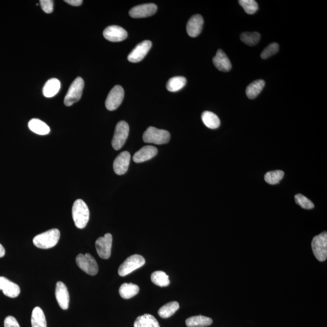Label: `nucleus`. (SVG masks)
Wrapping results in <instances>:
<instances>
[{"label":"nucleus","mask_w":327,"mask_h":327,"mask_svg":"<svg viewBox=\"0 0 327 327\" xmlns=\"http://www.w3.org/2000/svg\"><path fill=\"white\" fill-rule=\"evenodd\" d=\"M90 212L85 202L77 199L74 202L72 207V218L74 223L78 229H84L88 224Z\"/></svg>","instance_id":"f257e3e1"},{"label":"nucleus","mask_w":327,"mask_h":327,"mask_svg":"<svg viewBox=\"0 0 327 327\" xmlns=\"http://www.w3.org/2000/svg\"><path fill=\"white\" fill-rule=\"evenodd\" d=\"M60 237V232L57 229L49 230L35 236L33 243L42 249H48L57 244Z\"/></svg>","instance_id":"f03ea898"},{"label":"nucleus","mask_w":327,"mask_h":327,"mask_svg":"<svg viewBox=\"0 0 327 327\" xmlns=\"http://www.w3.org/2000/svg\"><path fill=\"white\" fill-rule=\"evenodd\" d=\"M142 139L147 143H153L158 145L164 144L169 141L170 134L167 130L149 127L143 134Z\"/></svg>","instance_id":"7ed1b4c3"},{"label":"nucleus","mask_w":327,"mask_h":327,"mask_svg":"<svg viewBox=\"0 0 327 327\" xmlns=\"http://www.w3.org/2000/svg\"><path fill=\"white\" fill-rule=\"evenodd\" d=\"M311 247L314 255L320 262H324L327 257V233H323L313 237Z\"/></svg>","instance_id":"20e7f679"},{"label":"nucleus","mask_w":327,"mask_h":327,"mask_svg":"<svg viewBox=\"0 0 327 327\" xmlns=\"http://www.w3.org/2000/svg\"><path fill=\"white\" fill-rule=\"evenodd\" d=\"M84 87V82L81 77H78L73 81L69 88L67 94L65 98V103L66 106H72L74 103L78 102L81 98Z\"/></svg>","instance_id":"39448f33"},{"label":"nucleus","mask_w":327,"mask_h":327,"mask_svg":"<svg viewBox=\"0 0 327 327\" xmlns=\"http://www.w3.org/2000/svg\"><path fill=\"white\" fill-rule=\"evenodd\" d=\"M144 257L140 255H134L127 258L124 262L120 265L118 274L121 277H125L134 271L140 269L145 264Z\"/></svg>","instance_id":"423d86ee"},{"label":"nucleus","mask_w":327,"mask_h":327,"mask_svg":"<svg viewBox=\"0 0 327 327\" xmlns=\"http://www.w3.org/2000/svg\"><path fill=\"white\" fill-rule=\"evenodd\" d=\"M129 134V126L127 122L121 121L117 124L115 130L112 145L116 150L121 149L126 142Z\"/></svg>","instance_id":"0eeeda50"},{"label":"nucleus","mask_w":327,"mask_h":327,"mask_svg":"<svg viewBox=\"0 0 327 327\" xmlns=\"http://www.w3.org/2000/svg\"><path fill=\"white\" fill-rule=\"evenodd\" d=\"M76 262L82 270L89 275L94 276L98 272V264L91 254H79L76 257Z\"/></svg>","instance_id":"6e6552de"},{"label":"nucleus","mask_w":327,"mask_h":327,"mask_svg":"<svg viewBox=\"0 0 327 327\" xmlns=\"http://www.w3.org/2000/svg\"><path fill=\"white\" fill-rule=\"evenodd\" d=\"M124 97V91L121 86L117 85L110 92L105 102L106 107L110 111H113L121 105Z\"/></svg>","instance_id":"1a4fd4ad"},{"label":"nucleus","mask_w":327,"mask_h":327,"mask_svg":"<svg viewBox=\"0 0 327 327\" xmlns=\"http://www.w3.org/2000/svg\"><path fill=\"white\" fill-rule=\"evenodd\" d=\"M112 236L111 234H107L103 237H99L95 242V247L99 257L102 259H109L111 255L112 245Z\"/></svg>","instance_id":"9d476101"},{"label":"nucleus","mask_w":327,"mask_h":327,"mask_svg":"<svg viewBox=\"0 0 327 327\" xmlns=\"http://www.w3.org/2000/svg\"><path fill=\"white\" fill-rule=\"evenodd\" d=\"M152 42L145 40L138 45L128 56V60L131 63H139L144 58L152 47Z\"/></svg>","instance_id":"9b49d317"},{"label":"nucleus","mask_w":327,"mask_h":327,"mask_svg":"<svg viewBox=\"0 0 327 327\" xmlns=\"http://www.w3.org/2000/svg\"><path fill=\"white\" fill-rule=\"evenodd\" d=\"M104 37L111 42H119L126 39L127 32L123 28L118 25H111L104 29Z\"/></svg>","instance_id":"f8f14e48"},{"label":"nucleus","mask_w":327,"mask_h":327,"mask_svg":"<svg viewBox=\"0 0 327 327\" xmlns=\"http://www.w3.org/2000/svg\"><path fill=\"white\" fill-rule=\"evenodd\" d=\"M157 11V5L148 3L135 6L129 11L130 16L134 19H142L152 16Z\"/></svg>","instance_id":"ddd939ff"},{"label":"nucleus","mask_w":327,"mask_h":327,"mask_svg":"<svg viewBox=\"0 0 327 327\" xmlns=\"http://www.w3.org/2000/svg\"><path fill=\"white\" fill-rule=\"evenodd\" d=\"M55 297L59 306L63 310H68L70 306V293L65 283L61 281L58 282L56 285Z\"/></svg>","instance_id":"4468645a"},{"label":"nucleus","mask_w":327,"mask_h":327,"mask_svg":"<svg viewBox=\"0 0 327 327\" xmlns=\"http://www.w3.org/2000/svg\"><path fill=\"white\" fill-rule=\"evenodd\" d=\"M130 158V154L127 151L122 152L117 155L114 162V170L116 174L122 175L127 172Z\"/></svg>","instance_id":"2eb2a0df"},{"label":"nucleus","mask_w":327,"mask_h":327,"mask_svg":"<svg viewBox=\"0 0 327 327\" xmlns=\"http://www.w3.org/2000/svg\"><path fill=\"white\" fill-rule=\"evenodd\" d=\"M204 20L200 15H195L188 20L187 24V32L191 37H196L203 30Z\"/></svg>","instance_id":"dca6fc26"},{"label":"nucleus","mask_w":327,"mask_h":327,"mask_svg":"<svg viewBox=\"0 0 327 327\" xmlns=\"http://www.w3.org/2000/svg\"><path fill=\"white\" fill-rule=\"evenodd\" d=\"M0 290L7 297L15 298L18 297L20 293V288L17 283L11 282L5 277H0Z\"/></svg>","instance_id":"f3484780"},{"label":"nucleus","mask_w":327,"mask_h":327,"mask_svg":"<svg viewBox=\"0 0 327 327\" xmlns=\"http://www.w3.org/2000/svg\"><path fill=\"white\" fill-rule=\"evenodd\" d=\"M157 153V147L152 146V145H146L135 153L133 160L136 163L147 162L154 158Z\"/></svg>","instance_id":"a211bd4d"},{"label":"nucleus","mask_w":327,"mask_h":327,"mask_svg":"<svg viewBox=\"0 0 327 327\" xmlns=\"http://www.w3.org/2000/svg\"><path fill=\"white\" fill-rule=\"evenodd\" d=\"M213 63L219 70L229 71L231 70L232 64L226 53L222 50L217 51L216 54L213 58Z\"/></svg>","instance_id":"6ab92c4d"},{"label":"nucleus","mask_w":327,"mask_h":327,"mask_svg":"<svg viewBox=\"0 0 327 327\" xmlns=\"http://www.w3.org/2000/svg\"><path fill=\"white\" fill-rule=\"evenodd\" d=\"M28 126L31 131L38 135H47L50 131V127L47 124L39 119H32L29 122Z\"/></svg>","instance_id":"aec40b11"},{"label":"nucleus","mask_w":327,"mask_h":327,"mask_svg":"<svg viewBox=\"0 0 327 327\" xmlns=\"http://www.w3.org/2000/svg\"><path fill=\"white\" fill-rule=\"evenodd\" d=\"M213 320L209 317L199 315L190 317L186 321L188 327H207L211 325Z\"/></svg>","instance_id":"412c9836"},{"label":"nucleus","mask_w":327,"mask_h":327,"mask_svg":"<svg viewBox=\"0 0 327 327\" xmlns=\"http://www.w3.org/2000/svg\"><path fill=\"white\" fill-rule=\"evenodd\" d=\"M60 88V81L58 79H50L45 84L43 90V94L47 98H51L58 93Z\"/></svg>","instance_id":"4be33fe9"},{"label":"nucleus","mask_w":327,"mask_h":327,"mask_svg":"<svg viewBox=\"0 0 327 327\" xmlns=\"http://www.w3.org/2000/svg\"><path fill=\"white\" fill-rule=\"evenodd\" d=\"M139 291L140 288L137 285L132 283H124L120 287L119 292L122 298L129 300L136 296Z\"/></svg>","instance_id":"5701e85b"},{"label":"nucleus","mask_w":327,"mask_h":327,"mask_svg":"<svg viewBox=\"0 0 327 327\" xmlns=\"http://www.w3.org/2000/svg\"><path fill=\"white\" fill-rule=\"evenodd\" d=\"M134 327H160V326L154 316L149 314H145L138 317L135 321Z\"/></svg>","instance_id":"b1692460"},{"label":"nucleus","mask_w":327,"mask_h":327,"mask_svg":"<svg viewBox=\"0 0 327 327\" xmlns=\"http://www.w3.org/2000/svg\"><path fill=\"white\" fill-rule=\"evenodd\" d=\"M32 327H47V322L42 309L37 306L32 311L31 316Z\"/></svg>","instance_id":"393cba45"},{"label":"nucleus","mask_w":327,"mask_h":327,"mask_svg":"<svg viewBox=\"0 0 327 327\" xmlns=\"http://www.w3.org/2000/svg\"><path fill=\"white\" fill-rule=\"evenodd\" d=\"M202 120L206 127L211 129H218L220 126V120L213 112L205 111L202 114Z\"/></svg>","instance_id":"a878e982"},{"label":"nucleus","mask_w":327,"mask_h":327,"mask_svg":"<svg viewBox=\"0 0 327 327\" xmlns=\"http://www.w3.org/2000/svg\"><path fill=\"white\" fill-rule=\"evenodd\" d=\"M265 84V81L262 80H257L250 84L246 89L248 98L251 99L257 98L264 89Z\"/></svg>","instance_id":"bb28decb"},{"label":"nucleus","mask_w":327,"mask_h":327,"mask_svg":"<svg viewBox=\"0 0 327 327\" xmlns=\"http://www.w3.org/2000/svg\"><path fill=\"white\" fill-rule=\"evenodd\" d=\"M180 308V304L176 301H173L169 303L166 304L158 310V315L161 318L167 319L174 315L176 311Z\"/></svg>","instance_id":"cd10ccee"},{"label":"nucleus","mask_w":327,"mask_h":327,"mask_svg":"<svg viewBox=\"0 0 327 327\" xmlns=\"http://www.w3.org/2000/svg\"><path fill=\"white\" fill-rule=\"evenodd\" d=\"M187 83V80L184 76H175L168 81L166 88L168 91L176 93L182 89Z\"/></svg>","instance_id":"c85d7f7f"},{"label":"nucleus","mask_w":327,"mask_h":327,"mask_svg":"<svg viewBox=\"0 0 327 327\" xmlns=\"http://www.w3.org/2000/svg\"><path fill=\"white\" fill-rule=\"evenodd\" d=\"M151 280L155 285L161 287H167L170 284L168 276L163 271H156L151 275Z\"/></svg>","instance_id":"c756f323"},{"label":"nucleus","mask_w":327,"mask_h":327,"mask_svg":"<svg viewBox=\"0 0 327 327\" xmlns=\"http://www.w3.org/2000/svg\"><path fill=\"white\" fill-rule=\"evenodd\" d=\"M240 38L245 45L250 46V47H254L259 42L260 35L257 32H244L241 35Z\"/></svg>","instance_id":"7c9ffc66"},{"label":"nucleus","mask_w":327,"mask_h":327,"mask_svg":"<svg viewBox=\"0 0 327 327\" xmlns=\"http://www.w3.org/2000/svg\"><path fill=\"white\" fill-rule=\"evenodd\" d=\"M284 176V172L282 170L271 171L267 172L265 175V181L270 185H277L282 180Z\"/></svg>","instance_id":"2f4dec72"},{"label":"nucleus","mask_w":327,"mask_h":327,"mask_svg":"<svg viewBox=\"0 0 327 327\" xmlns=\"http://www.w3.org/2000/svg\"><path fill=\"white\" fill-rule=\"evenodd\" d=\"M239 3L248 14H254L257 11L258 4L255 0H239Z\"/></svg>","instance_id":"473e14b6"},{"label":"nucleus","mask_w":327,"mask_h":327,"mask_svg":"<svg viewBox=\"0 0 327 327\" xmlns=\"http://www.w3.org/2000/svg\"><path fill=\"white\" fill-rule=\"evenodd\" d=\"M295 198L296 204H298L299 206L304 209L310 210V209H312L315 207L312 202L305 197V196L303 195L302 194H298L295 196Z\"/></svg>","instance_id":"72a5a7b5"},{"label":"nucleus","mask_w":327,"mask_h":327,"mask_svg":"<svg viewBox=\"0 0 327 327\" xmlns=\"http://www.w3.org/2000/svg\"><path fill=\"white\" fill-rule=\"evenodd\" d=\"M279 45H278V43H273L272 44L268 46V47L262 51L261 55H260V57L265 60V59L272 57V55L278 53V51H279Z\"/></svg>","instance_id":"f704fd0d"},{"label":"nucleus","mask_w":327,"mask_h":327,"mask_svg":"<svg viewBox=\"0 0 327 327\" xmlns=\"http://www.w3.org/2000/svg\"><path fill=\"white\" fill-rule=\"evenodd\" d=\"M40 3L43 11L47 13V14H50L52 12L53 9V1L52 0H41Z\"/></svg>","instance_id":"c9c22d12"},{"label":"nucleus","mask_w":327,"mask_h":327,"mask_svg":"<svg viewBox=\"0 0 327 327\" xmlns=\"http://www.w3.org/2000/svg\"><path fill=\"white\" fill-rule=\"evenodd\" d=\"M4 327H20L16 319L12 316L6 317L4 322Z\"/></svg>","instance_id":"e433bc0d"},{"label":"nucleus","mask_w":327,"mask_h":327,"mask_svg":"<svg viewBox=\"0 0 327 327\" xmlns=\"http://www.w3.org/2000/svg\"><path fill=\"white\" fill-rule=\"evenodd\" d=\"M65 1L73 6H79L83 3L82 0H66Z\"/></svg>","instance_id":"4c0bfd02"},{"label":"nucleus","mask_w":327,"mask_h":327,"mask_svg":"<svg viewBox=\"0 0 327 327\" xmlns=\"http://www.w3.org/2000/svg\"><path fill=\"white\" fill-rule=\"evenodd\" d=\"M5 255V249L3 246L0 244V258L2 257Z\"/></svg>","instance_id":"58836bf2"}]
</instances>
